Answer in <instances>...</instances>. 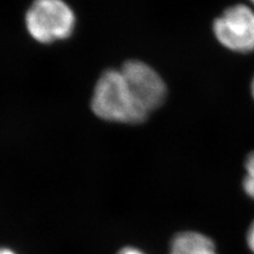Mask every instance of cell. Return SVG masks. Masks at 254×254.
<instances>
[{
  "instance_id": "1",
  "label": "cell",
  "mask_w": 254,
  "mask_h": 254,
  "mask_svg": "<svg viewBox=\"0 0 254 254\" xmlns=\"http://www.w3.org/2000/svg\"><path fill=\"white\" fill-rule=\"evenodd\" d=\"M94 115L102 120L122 124H140L148 114L133 97L121 70L109 69L95 84L91 100Z\"/></svg>"
},
{
  "instance_id": "2",
  "label": "cell",
  "mask_w": 254,
  "mask_h": 254,
  "mask_svg": "<svg viewBox=\"0 0 254 254\" xmlns=\"http://www.w3.org/2000/svg\"><path fill=\"white\" fill-rule=\"evenodd\" d=\"M75 14L64 0H34L26 26L36 42L52 44L68 38L75 28Z\"/></svg>"
},
{
  "instance_id": "3",
  "label": "cell",
  "mask_w": 254,
  "mask_h": 254,
  "mask_svg": "<svg viewBox=\"0 0 254 254\" xmlns=\"http://www.w3.org/2000/svg\"><path fill=\"white\" fill-rule=\"evenodd\" d=\"M213 33L217 42L230 51L254 52V11L246 4L227 7L213 21Z\"/></svg>"
},
{
  "instance_id": "4",
  "label": "cell",
  "mask_w": 254,
  "mask_h": 254,
  "mask_svg": "<svg viewBox=\"0 0 254 254\" xmlns=\"http://www.w3.org/2000/svg\"><path fill=\"white\" fill-rule=\"evenodd\" d=\"M133 97L149 115L165 102L168 88L161 75L146 63L127 61L120 69Z\"/></svg>"
},
{
  "instance_id": "5",
  "label": "cell",
  "mask_w": 254,
  "mask_h": 254,
  "mask_svg": "<svg viewBox=\"0 0 254 254\" xmlns=\"http://www.w3.org/2000/svg\"><path fill=\"white\" fill-rule=\"evenodd\" d=\"M169 254H218L209 236L196 231H184L175 235Z\"/></svg>"
},
{
  "instance_id": "6",
  "label": "cell",
  "mask_w": 254,
  "mask_h": 254,
  "mask_svg": "<svg viewBox=\"0 0 254 254\" xmlns=\"http://www.w3.org/2000/svg\"><path fill=\"white\" fill-rule=\"evenodd\" d=\"M245 172L243 189L245 193L254 200V152H251L246 158Z\"/></svg>"
},
{
  "instance_id": "7",
  "label": "cell",
  "mask_w": 254,
  "mask_h": 254,
  "mask_svg": "<svg viewBox=\"0 0 254 254\" xmlns=\"http://www.w3.org/2000/svg\"><path fill=\"white\" fill-rule=\"evenodd\" d=\"M246 241L251 252L254 254V220L251 222L250 227L248 228L247 235H246Z\"/></svg>"
},
{
  "instance_id": "8",
  "label": "cell",
  "mask_w": 254,
  "mask_h": 254,
  "mask_svg": "<svg viewBox=\"0 0 254 254\" xmlns=\"http://www.w3.org/2000/svg\"><path fill=\"white\" fill-rule=\"evenodd\" d=\"M118 254H145V253L134 247H124L123 249H121L118 252Z\"/></svg>"
},
{
  "instance_id": "9",
  "label": "cell",
  "mask_w": 254,
  "mask_h": 254,
  "mask_svg": "<svg viewBox=\"0 0 254 254\" xmlns=\"http://www.w3.org/2000/svg\"><path fill=\"white\" fill-rule=\"evenodd\" d=\"M0 254H16V253L9 248H0Z\"/></svg>"
},
{
  "instance_id": "10",
  "label": "cell",
  "mask_w": 254,
  "mask_h": 254,
  "mask_svg": "<svg viewBox=\"0 0 254 254\" xmlns=\"http://www.w3.org/2000/svg\"><path fill=\"white\" fill-rule=\"evenodd\" d=\"M251 94H252V98L254 100V76H253L252 82H251Z\"/></svg>"
},
{
  "instance_id": "11",
  "label": "cell",
  "mask_w": 254,
  "mask_h": 254,
  "mask_svg": "<svg viewBox=\"0 0 254 254\" xmlns=\"http://www.w3.org/2000/svg\"><path fill=\"white\" fill-rule=\"evenodd\" d=\"M250 2H251L253 5H254V0H250Z\"/></svg>"
}]
</instances>
